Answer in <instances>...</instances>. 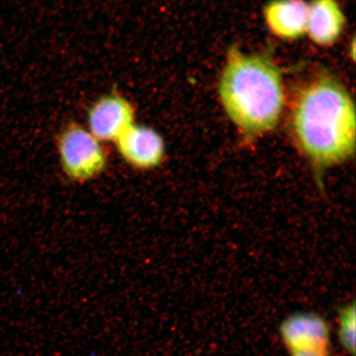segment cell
I'll return each instance as SVG.
<instances>
[{
	"mask_svg": "<svg viewBox=\"0 0 356 356\" xmlns=\"http://www.w3.org/2000/svg\"><path fill=\"white\" fill-rule=\"evenodd\" d=\"M128 165L141 171L159 168L166 154L165 142L154 128L134 123L114 142Z\"/></svg>",
	"mask_w": 356,
	"mask_h": 356,
	"instance_id": "cell-6",
	"label": "cell"
},
{
	"mask_svg": "<svg viewBox=\"0 0 356 356\" xmlns=\"http://www.w3.org/2000/svg\"><path fill=\"white\" fill-rule=\"evenodd\" d=\"M279 331L291 355L330 356L331 328L322 316L311 313L291 314L280 323Z\"/></svg>",
	"mask_w": 356,
	"mask_h": 356,
	"instance_id": "cell-4",
	"label": "cell"
},
{
	"mask_svg": "<svg viewBox=\"0 0 356 356\" xmlns=\"http://www.w3.org/2000/svg\"><path fill=\"white\" fill-rule=\"evenodd\" d=\"M92 134L81 124H67L57 137L56 146L65 175L75 182L95 179L106 170L108 153Z\"/></svg>",
	"mask_w": 356,
	"mask_h": 356,
	"instance_id": "cell-3",
	"label": "cell"
},
{
	"mask_svg": "<svg viewBox=\"0 0 356 356\" xmlns=\"http://www.w3.org/2000/svg\"><path fill=\"white\" fill-rule=\"evenodd\" d=\"M355 311L354 301L338 309L340 324L338 336L341 346L351 356L355 355Z\"/></svg>",
	"mask_w": 356,
	"mask_h": 356,
	"instance_id": "cell-9",
	"label": "cell"
},
{
	"mask_svg": "<svg viewBox=\"0 0 356 356\" xmlns=\"http://www.w3.org/2000/svg\"><path fill=\"white\" fill-rule=\"evenodd\" d=\"M291 356H319V355H312V354H296V355H292Z\"/></svg>",
	"mask_w": 356,
	"mask_h": 356,
	"instance_id": "cell-10",
	"label": "cell"
},
{
	"mask_svg": "<svg viewBox=\"0 0 356 356\" xmlns=\"http://www.w3.org/2000/svg\"><path fill=\"white\" fill-rule=\"evenodd\" d=\"M291 126L298 149L320 186L325 172L355 154L354 102L335 79L319 77L302 89L293 108Z\"/></svg>",
	"mask_w": 356,
	"mask_h": 356,
	"instance_id": "cell-1",
	"label": "cell"
},
{
	"mask_svg": "<svg viewBox=\"0 0 356 356\" xmlns=\"http://www.w3.org/2000/svg\"><path fill=\"white\" fill-rule=\"evenodd\" d=\"M219 92L227 115L245 136H262L277 127L284 93L282 74L269 57L231 48Z\"/></svg>",
	"mask_w": 356,
	"mask_h": 356,
	"instance_id": "cell-2",
	"label": "cell"
},
{
	"mask_svg": "<svg viewBox=\"0 0 356 356\" xmlns=\"http://www.w3.org/2000/svg\"><path fill=\"white\" fill-rule=\"evenodd\" d=\"M309 6L304 0H271L264 8L270 32L280 39L296 40L307 32Z\"/></svg>",
	"mask_w": 356,
	"mask_h": 356,
	"instance_id": "cell-7",
	"label": "cell"
},
{
	"mask_svg": "<svg viewBox=\"0 0 356 356\" xmlns=\"http://www.w3.org/2000/svg\"><path fill=\"white\" fill-rule=\"evenodd\" d=\"M136 109L118 92L106 93L89 106L88 130L101 142H115L135 123Z\"/></svg>",
	"mask_w": 356,
	"mask_h": 356,
	"instance_id": "cell-5",
	"label": "cell"
},
{
	"mask_svg": "<svg viewBox=\"0 0 356 356\" xmlns=\"http://www.w3.org/2000/svg\"><path fill=\"white\" fill-rule=\"evenodd\" d=\"M346 17L337 0H314L309 6L307 32L312 41L327 47L339 38Z\"/></svg>",
	"mask_w": 356,
	"mask_h": 356,
	"instance_id": "cell-8",
	"label": "cell"
}]
</instances>
